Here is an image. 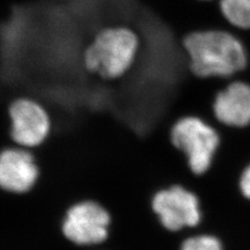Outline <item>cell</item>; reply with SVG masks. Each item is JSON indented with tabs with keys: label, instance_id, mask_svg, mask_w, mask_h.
<instances>
[{
	"label": "cell",
	"instance_id": "cell-1",
	"mask_svg": "<svg viewBox=\"0 0 250 250\" xmlns=\"http://www.w3.org/2000/svg\"><path fill=\"white\" fill-rule=\"evenodd\" d=\"M182 46L190 72L200 80H226L247 65L243 43L222 28L191 31L182 39Z\"/></svg>",
	"mask_w": 250,
	"mask_h": 250
},
{
	"label": "cell",
	"instance_id": "cell-2",
	"mask_svg": "<svg viewBox=\"0 0 250 250\" xmlns=\"http://www.w3.org/2000/svg\"><path fill=\"white\" fill-rule=\"evenodd\" d=\"M142 46L138 31L129 25H107L97 30L81 53L83 71L106 82L126 76Z\"/></svg>",
	"mask_w": 250,
	"mask_h": 250
},
{
	"label": "cell",
	"instance_id": "cell-3",
	"mask_svg": "<svg viewBox=\"0 0 250 250\" xmlns=\"http://www.w3.org/2000/svg\"><path fill=\"white\" fill-rule=\"evenodd\" d=\"M169 140L194 175H203L209 170L222 142L215 125L195 115L177 119L170 128Z\"/></svg>",
	"mask_w": 250,
	"mask_h": 250
},
{
	"label": "cell",
	"instance_id": "cell-4",
	"mask_svg": "<svg viewBox=\"0 0 250 250\" xmlns=\"http://www.w3.org/2000/svg\"><path fill=\"white\" fill-rule=\"evenodd\" d=\"M5 138L7 145L35 150L42 146L52 131L51 115L40 100L19 96L5 104Z\"/></svg>",
	"mask_w": 250,
	"mask_h": 250
},
{
	"label": "cell",
	"instance_id": "cell-5",
	"mask_svg": "<svg viewBox=\"0 0 250 250\" xmlns=\"http://www.w3.org/2000/svg\"><path fill=\"white\" fill-rule=\"evenodd\" d=\"M152 208L159 215L162 224L172 231L185 226H195L200 221L196 195L179 185L156 193L152 199Z\"/></svg>",
	"mask_w": 250,
	"mask_h": 250
},
{
	"label": "cell",
	"instance_id": "cell-6",
	"mask_svg": "<svg viewBox=\"0 0 250 250\" xmlns=\"http://www.w3.org/2000/svg\"><path fill=\"white\" fill-rule=\"evenodd\" d=\"M108 224L109 215L103 207L83 201L70 208L62 223V232L75 244H97L106 239Z\"/></svg>",
	"mask_w": 250,
	"mask_h": 250
},
{
	"label": "cell",
	"instance_id": "cell-7",
	"mask_svg": "<svg viewBox=\"0 0 250 250\" xmlns=\"http://www.w3.org/2000/svg\"><path fill=\"white\" fill-rule=\"evenodd\" d=\"M40 177V166L33 150L7 145L0 153V186L4 191L22 194L30 191Z\"/></svg>",
	"mask_w": 250,
	"mask_h": 250
},
{
	"label": "cell",
	"instance_id": "cell-8",
	"mask_svg": "<svg viewBox=\"0 0 250 250\" xmlns=\"http://www.w3.org/2000/svg\"><path fill=\"white\" fill-rule=\"evenodd\" d=\"M214 119L224 126L242 128L250 124V85L233 81L218 90L210 104Z\"/></svg>",
	"mask_w": 250,
	"mask_h": 250
},
{
	"label": "cell",
	"instance_id": "cell-9",
	"mask_svg": "<svg viewBox=\"0 0 250 250\" xmlns=\"http://www.w3.org/2000/svg\"><path fill=\"white\" fill-rule=\"evenodd\" d=\"M218 9L229 25L239 29L250 28V0H218Z\"/></svg>",
	"mask_w": 250,
	"mask_h": 250
},
{
	"label": "cell",
	"instance_id": "cell-10",
	"mask_svg": "<svg viewBox=\"0 0 250 250\" xmlns=\"http://www.w3.org/2000/svg\"><path fill=\"white\" fill-rule=\"evenodd\" d=\"M182 250H222V246L215 237L199 236L186 240Z\"/></svg>",
	"mask_w": 250,
	"mask_h": 250
},
{
	"label": "cell",
	"instance_id": "cell-11",
	"mask_svg": "<svg viewBox=\"0 0 250 250\" xmlns=\"http://www.w3.org/2000/svg\"><path fill=\"white\" fill-rule=\"evenodd\" d=\"M240 188L244 196L250 198V165L243 171L240 179Z\"/></svg>",
	"mask_w": 250,
	"mask_h": 250
},
{
	"label": "cell",
	"instance_id": "cell-12",
	"mask_svg": "<svg viewBox=\"0 0 250 250\" xmlns=\"http://www.w3.org/2000/svg\"><path fill=\"white\" fill-rule=\"evenodd\" d=\"M199 1H205V2H210V1H213V0H199Z\"/></svg>",
	"mask_w": 250,
	"mask_h": 250
}]
</instances>
